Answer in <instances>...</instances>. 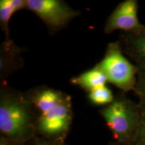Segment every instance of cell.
<instances>
[{
	"mask_svg": "<svg viewBox=\"0 0 145 145\" xmlns=\"http://www.w3.org/2000/svg\"><path fill=\"white\" fill-rule=\"evenodd\" d=\"M38 113L25 93L1 83L0 89V132L10 140L26 144L36 135Z\"/></svg>",
	"mask_w": 145,
	"mask_h": 145,
	"instance_id": "obj_1",
	"label": "cell"
},
{
	"mask_svg": "<svg viewBox=\"0 0 145 145\" xmlns=\"http://www.w3.org/2000/svg\"><path fill=\"white\" fill-rule=\"evenodd\" d=\"M99 113L111 131L114 141L122 145L132 144L140 123L138 103L121 93L110 104L102 107Z\"/></svg>",
	"mask_w": 145,
	"mask_h": 145,
	"instance_id": "obj_2",
	"label": "cell"
},
{
	"mask_svg": "<svg viewBox=\"0 0 145 145\" xmlns=\"http://www.w3.org/2000/svg\"><path fill=\"white\" fill-rule=\"evenodd\" d=\"M97 65L105 73L108 82L124 93L135 89L137 68L122 52L119 40L109 43L104 58Z\"/></svg>",
	"mask_w": 145,
	"mask_h": 145,
	"instance_id": "obj_3",
	"label": "cell"
},
{
	"mask_svg": "<svg viewBox=\"0 0 145 145\" xmlns=\"http://www.w3.org/2000/svg\"><path fill=\"white\" fill-rule=\"evenodd\" d=\"M72 118L71 97L68 95L48 111L38 116L37 137L65 142L71 127Z\"/></svg>",
	"mask_w": 145,
	"mask_h": 145,
	"instance_id": "obj_4",
	"label": "cell"
},
{
	"mask_svg": "<svg viewBox=\"0 0 145 145\" xmlns=\"http://www.w3.org/2000/svg\"><path fill=\"white\" fill-rule=\"evenodd\" d=\"M34 12L52 31H57L79 15L61 0H26V8Z\"/></svg>",
	"mask_w": 145,
	"mask_h": 145,
	"instance_id": "obj_5",
	"label": "cell"
},
{
	"mask_svg": "<svg viewBox=\"0 0 145 145\" xmlns=\"http://www.w3.org/2000/svg\"><path fill=\"white\" fill-rule=\"evenodd\" d=\"M138 10L137 0H125L120 3L107 19L104 33L108 34L118 30L133 33L142 30L145 26L139 21Z\"/></svg>",
	"mask_w": 145,
	"mask_h": 145,
	"instance_id": "obj_6",
	"label": "cell"
},
{
	"mask_svg": "<svg viewBox=\"0 0 145 145\" xmlns=\"http://www.w3.org/2000/svg\"><path fill=\"white\" fill-rule=\"evenodd\" d=\"M119 42L122 52L137 67L138 72H145V28L133 33L122 32Z\"/></svg>",
	"mask_w": 145,
	"mask_h": 145,
	"instance_id": "obj_7",
	"label": "cell"
},
{
	"mask_svg": "<svg viewBox=\"0 0 145 145\" xmlns=\"http://www.w3.org/2000/svg\"><path fill=\"white\" fill-rule=\"evenodd\" d=\"M25 95L34 106L39 116L48 111L69 95L61 91L41 86L29 90Z\"/></svg>",
	"mask_w": 145,
	"mask_h": 145,
	"instance_id": "obj_8",
	"label": "cell"
},
{
	"mask_svg": "<svg viewBox=\"0 0 145 145\" xmlns=\"http://www.w3.org/2000/svg\"><path fill=\"white\" fill-rule=\"evenodd\" d=\"M22 50L11 40H5L1 45L0 50V77L5 82V79L20 68L21 53Z\"/></svg>",
	"mask_w": 145,
	"mask_h": 145,
	"instance_id": "obj_9",
	"label": "cell"
},
{
	"mask_svg": "<svg viewBox=\"0 0 145 145\" xmlns=\"http://www.w3.org/2000/svg\"><path fill=\"white\" fill-rule=\"evenodd\" d=\"M107 82L108 81L106 75L97 64L91 69L71 79V83L72 85L79 86L88 93L95 89L105 86Z\"/></svg>",
	"mask_w": 145,
	"mask_h": 145,
	"instance_id": "obj_10",
	"label": "cell"
},
{
	"mask_svg": "<svg viewBox=\"0 0 145 145\" xmlns=\"http://www.w3.org/2000/svg\"><path fill=\"white\" fill-rule=\"evenodd\" d=\"M26 8V0H1L0 1V26L4 32L5 39L10 40L9 22L17 11Z\"/></svg>",
	"mask_w": 145,
	"mask_h": 145,
	"instance_id": "obj_11",
	"label": "cell"
},
{
	"mask_svg": "<svg viewBox=\"0 0 145 145\" xmlns=\"http://www.w3.org/2000/svg\"><path fill=\"white\" fill-rule=\"evenodd\" d=\"M88 99L95 106L104 107L112 103L114 99L113 93L106 86L91 91L88 93Z\"/></svg>",
	"mask_w": 145,
	"mask_h": 145,
	"instance_id": "obj_12",
	"label": "cell"
},
{
	"mask_svg": "<svg viewBox=\"0 0 145 145\" xmlns=\"http://www.w3.org/2000/svg\"><path fill=\"white\" fill-rule=\"evenodd\" d=\"M138 99V104L145 107V72H138L133 91Z\"/></svg>",
	"mask_w": 145,
	"mask_h": 145,
	"instance_id": "obj_13",
	"label": "cell"
},
{
	"mask_svg": "<svg viewBox=\"0 0 145 145\" xmlns=\"http://www.w3.org/2000/svg\"><path fill=\"white\" fill-rule=\"evenodd\" d=\"M131 145H145V107L142 106H140V123Z\"/></svg>",
	"mask_w": 145,
	"mask_h": 145,
	"instance_id": "obj_14",
	"label": "cell"
},
{
	"mask_svg": "<svg viewBox=\"0 0 145 145\" xmlns=\"http://www.w3.org/2000/svg\"><path fill=\"white\" fill-rule=\"evenodd\" d=\"M34 145H68L65 142H58V141H54L48 140V139L43 138L40 137H36L33 140Z\"/></svg>",
	"mask_w": 145,
	"mask_h": 145,
	"instance_id": "obj_15",
	"label": "cell"
},
{
	"mask_svg": "<svg viewBox=\"0 0 145 145\" xmlns=\"http://www.w3.org/2000/svg\"><path fill=\"white\" fill-rule=\"evenodd\" d=\"M0 145H26V144L12 140L3 137V136H1V137H0Z\"/></svg>",
	"mask_w": 145,
	"mask_h": 145,
	"instance_id": "obj_16",
	"label": "cell"
},
{
	"mask_svg": "<svg viewBox=\"0 0 145 145\" xmlns=\"http://www.w3.org/2000/svg\"><path fill=\"white\" fill-rule=\"evenodd\" d=\"M108 145H122V144H119V143L116 142V141H114V142H110Z\"/></svg>",
	"mask_w": 145,
	"mask_h": 145,
	"instance_id": "obj_17",
	"label": "cell"
}]
</instances>
